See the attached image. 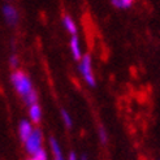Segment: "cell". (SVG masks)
<instances>
[{"instance_id": "obj_1", "label": "cell", "mask_w": 160, "mask_h": 160, "mask_svg": "<svg viewBox=\"0 0 160 160\" xmlns=\"http://www.w3.org/2000/svg\"><path fill=\"white\" fill-rule=\"evenodd\" d=\"M12 82L16 91H17L22 97H26L29 92L33 91V85H31V81L29 79V77L26 76L25 72H22L20 69L14 70L12 73Z\"/></svg>"}, {"instance_id": "obj_2", "label": "cell", "mask_w": 160, "mask_h": 160, "mask_svg": "<svg viewBox=\"0 0 160 160\" xmlns=\"http://www.w3.org/2000/svg\"><path fill=\"white\" fill-rule=\"evenodd\" d=\"M79 72L82 73L85 81L87 82L89 86L94 87L95 85H97L94 73H92V69H91V58H90V55H85L83 58L81 59V62H79Z\"/></svg>"}, {"instance_id": "obj_3", "label": "cell", "mask_w": 160, "mask_h": 160, "mask_svg": "<svg viewBox=\"0 0 160 160\" xmlns=\"http://www.w3.org/2000/svg\"><path fill=\"white\" fill-rule=\"evenodd\" d=\"M42 133L39 129H35L33 132V134L29 137V139L25 142V147H26V151L29 154L34 155L37 154L39 150H42Z\"/></svg>"}, {"instance_id": "obj_4", "label": "cell", "mask_w": 160, "mask_h": 160, "mask_svg": "<svg viewBox=\"0 0 160 160\" xmlns=\"http://www.w3.org/2000/svg\"><path fill=\"white\" fill-rule=\"evenodd\" d=\"M2 9H3V16H4L7 23L11 26H14L18 20V13L14 9V7H12L11 4H4Z\"/></svg>"}, {"instance_id": "obj_5", "label": "cell", "mask_w": 160, "mask_h": 160, "mask_svg": "<svg viewBox=\"0 0 160 160\" xmlns=\"http://www.w3.org/2000/svg\"><path fill=\"white\" fill-rule=\"evenodd\" d=\"M33 132H34V129H33V126H31V124L28 121V120H22L20 126H18V134H20L21 141L26 142L30 135L33 134Z\"/></svg>"}, {"instance_id": "obj_6", "label": "cell", "mask_w": 160, "mask_h": 160, "mask_svg": "<svg viewBox=\"0 0 160 160\" xmlns=\"http://www.w3.org/2000/svg\"><path fill=\"white\" fill-rule=\"evenodd\" d=\"M70 50H72V53H73V58L78 61H81L82 56H81V48H79V42L77 35H72L70 38Z\"/></svg>"}, {"instance_id": "obj_7", "label": "cell", "mask_w": 160, "mask_h": 160, "mask_svg": "<svg viewBox=\"0 0 160 160\" xmlns=\"http://www.w3.org/2000/svg\"><path fill=\"white\" fill-rule=\"evenodd\" d=\"M29 116L31 118V121L34 124H39L41 121V117H42V109L38 104H33L29 108Z\"/></svg>"}, {"instance_id": "obj_8", "label": "cell", "mask_w": 160, "mask_h": 160, "mask_svg": "<svg viewBox=\"0 0 160 160\" xmlns=\"http://www.w3.org/2000/svg\"><path fill=\"white\" fill-rule=\"evenodd\" d=\"M62 23H64V28L67 29V31L69 34L72 35H77V26H76V23L74 21L72 20L69 16H62Z\"/></svg>"}, {"instance_id": "obj_9", "label": "cell", "mask_w": 160, "mask_h": 160, "mask_svg": "<svg viewBox=\"0 0 160 160\" xmlns=\"http://www.w3.org/2000/svg\"><path fill=\"white\" fill-rule=\"evenodd\" d=\"M50 146H51V150L53 152V160H64L62 154H61V150H60V146H59V143L56 142L55 138L50 139Z\"/></svg>"}, {"instance_id": "obj_10", "label": "cell", "mask_w": 160, "mask_h": 160, "mask_svg": "<svg viewBox=\"0 0 160 160\" xmlns=\"http://www.w3.org/2000/svg\"><path fill=\"white\" fill-rule=\"evenodd\" d=\"M23 99H25V103L29 107H31L33 104H37V92L33 90L31 92H29L26 97H23Z\"/></svg>"}, {"instance_id": "obj_11", "label": "cell", "mask_w": 160, "mask_h": 160, "mask_svg": "<svg viewBox=\"0 0 160 160\" xmlns=\"http://www.w3.org/2000/svg\"><path fill=\"white\" fill-rule=\"evenodd\" d=\"M61 116H62V120H64V124H65L68 128H72V118H70L69 113L65 109L61 111Z\"/></svg>"}, {"instance_id": "obj_12", "label": "cell", "mask_w": 160, "mask_h": 160, "mask_svg": "<svg viewBox=\"0 0 160 160\" xmlns=\"http://www.w3.org/2000/svg\"><path fill=\"white\" fill-rule=\"evenodd\" d=\"M33 158L35 160H47V154H46V151L42 148V150H39L37 154H34Z\"/></svg>"}, {"instance_id": "obj_13", "label": "cell", "mask_w": 160, "mask_h": 160, "mask_svg": "<svg viewBox=\"0 0 160 160\" xmlns=\"http://www.w3.org/2000/svg\"><path fill=\"white\" fill-rule=\"evenodd\" d=\"M99 138H100V141H102V143H106L107 142V139H108V137H107V133H106V130L103 129H99Z\"/></svg>"}, {"instance_id": "obj_14", "label": "cell", "mask_w": 160, "mask_h": 160, "mask_svg": "<svg viewBox=\"0 0 160 160\" xmlns=\"http://www.w3.org/2000/svg\"><path fill=\"white\" fill-rule=\"evenodd\" d=\"M9 62H11V67L16 68L18 65V60H17V56H11V59H9Z\"/></svg>"}, {"instance_id": "obj_15", "label": "cell", "mask_w": 160, "mask_h": 160, "mask_svg": "<svg viewBox=\"0 0 160 160\" xmlns=\"http://www.w3.org/2000/svg\"><path fill=\"white\" fill-rule=\"evenodd\" d=\"M134 0H122V4H124V8H129L132 5V3Z\"/></svg>"}, {"instance_id": "obj_16", "label": "cell", "mask_w": 160, "mask_h": 160, "mask_svg": "<svg viewBox=\"0 0 160 160\" xmlns=\"http://www.w3.org/2000/svg\"><path fill=\"white\" fill-rule=\"evenodd\" d=\"M68 160H77V158H76V155H74L73 152H70V154H69V158H68Z\"/></svg>"}, {"instance_id": "obj_17", "label": "cell", "mask_w": 160, "mask_h": 160, "mask_svg": "<svg viewBox=\"0 0 160 160\" xmlns=\"http://www.w3.org/2000/svg\"><path fill=\"white\" fill-rule=\"evenodd\" d=\"M29 160H35V159H34V158H31V159H29Z\"/></svg>"}, {"instance_id": "obj_18", "label": "cell", "mask_w": 160, "mask_h": 160, "mask_svg": "<svg viewBox=\"0 0 160 160\" xmlns=\"http://www.w3.org/2000/svg\"><path fill=\"white\" fill-rule=\"evenodd\" d=\"M82 160H86V158H82Z\"/></svg>"}]
</instances>
